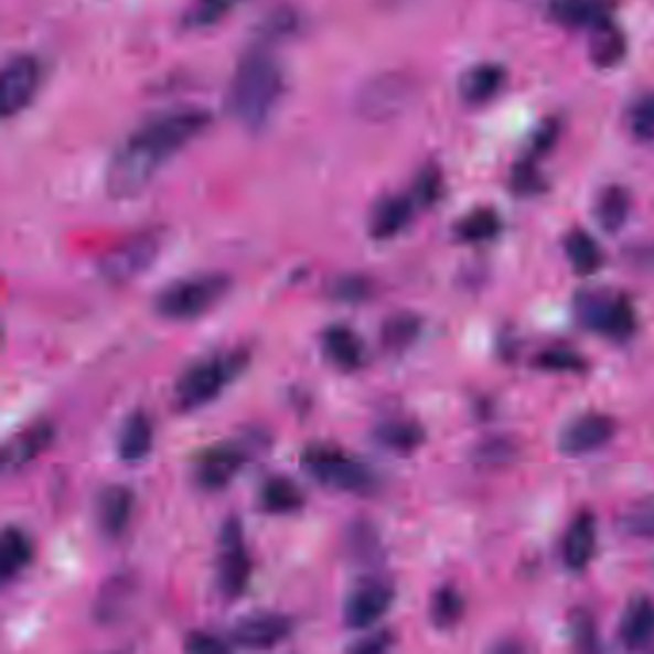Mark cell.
Listing matches in <instances>:
<instances>
[{
  "label": "cell",
  "instance_id": "1",
  "mask_svg": "<svg viewBox=\"0 0 654 654\" xmlns=\"http://www.w3.org/2000/svg\"><path fill=\"white\" fill-rule=\"evenodd\" d=\"M210 124L212 116L206 110L184 108L156 116L135 129L108 163L106 189L111 199H132L144 191L156 173Z\"/></svg>",
  "mask_w": 654,
  "mask_h": 654
},
{
  "label": "cell",
  "instance_id": "2",
  "mask_svg": "<svg viewBox=\"0 0 654 654\" xmlns=\"http://www.w3.org/2000/svg\"><path fill=\"white\" fill-rule=\"evenodd\" d=\"M285 95V72L271 52L254 49L236 67L228 104L240 126L258 131L269 124Z\"/></svg>",
  "mask_w": 654,
  "mask_h": 654
},
{
  "label": "cell",
  "instance_id": "3",
  "mask_svg": "<svg viewBox=\"0 0 654 654\" xmlns=\"http://www.w3.org/2000/svg\"><path fill=\"white\" fill-rule=\"evenodd\" d=\"M250 363L246 350L217 353L199 361L179 376L173 390V401L179 411H196L215 401L217 397L243 375Z\"/></svg>",
  "mask_w": 654,
  "mask_h": 654
},
{
  "label": "cell",
  "instance_id": "4",
  "mask_svg": "<svg viewBox=\"0 0 654 654\" xmlns=\"http://www.w3.org/2000/svg\"><path fill=\"white\" fill-rule=\"evenodd\" d=\"M230 279L223 272H202L179 279L158 292L154 309L168 321H194L227 296Z\"/></svg>",
  "mask_w": 654,
  "mask_h": 654
},
{
  "label": "cell",
  "instance_id": "5",
  "mask_svg": "<svg viewBox=\"0 0 654 654\" xmlns=\"http://www.w3.org/2000/svg\"><path fill=\"white\" fill-rule=\"evenodd\" d=\"M300 463L315 482L340 492L368 493L376 485L371 467L334 443H309L303 448Z\"/></svg>",
  "mask_w": 654,
  "mask_h": 654
},
{
  "label": "cell",
  "instance_id": "6",
  "mask_svg": "<svg viewBox=\"0 0 654 654\" xmlns=\"http://www.w3.org/2000/svg\"><path fill=\"white\" fill-rule=\"evenodd\" d=\"M576 317L588 331L612 340H628L637 331V313L630 298L604 288L581 290L573 300Z\"/></svg>",
  "mask_w": 654,
  "mask_h": 654
},
{
  "label": "cell",
  "instance_id": "7",
  "mask_svg": "<svg viewBox=\"0 0 654 654\" xmlns=\"http://www.w3.org/2000/svg\"><path fill=\"white\" fill-rule=\"evenodd\" d=\"M162 246V233L154 228L129 236L104 254L98 261V275L114 287L127 285L154 265Z\"/></svg>",
  "mask_w": 654,
  "mask_h": 654
},
{
  "label": "cell",
  "instance_id": "8",
  "mask_svg": "<svg viewBox=\"0 0 654 654\" xmlns=\"http://www.w3.org/2000/svg\"><path fill=\"white\" fill-rule=\"evenodd\" d=\"M251 580L250 553L244 544L243 524L230 516L221 526L219 555H217V589L227 601L244 596Z\"/></svg>",
  "mask_w": 654,
  "mask_h": 654
},
{
  "label": "cell",
  "instance_id": "9",
  "mask_svg": "<svg viewBox=\"0 0 654 654\" xmlns=\"http://www.w3.org/2000/svg\"><path fill=\"white\" fill-rule=\"evenodd\" d=\"M41 77V64L30 54H18L8 60L0 82V110L4 118H14L30 106L37 95Z\"/></svg>",
  "mask_w": 654,
  "mask_h": 654
},
{
  "label": "cell",
  "instance_id": "10",
  "mask_svg": "<svg viewBox=\"0 0 654 654\" xmlns=\"http://www.w3.org/2000/svg\"><path fill=\"white\" fill-rule=\"evenodd\" d=\"M246 461L248 455L240 443L223 441L200 451L199 457L194 459L192 474L202 490L221 492L236 479L238 472L243 471Z\"/></svg>",
  "mask_w": 654,
  "mask_h": 654
},
{
  "label": "cell",
  "instance_id": "11",
  "mask_svg": "<svg viewBox=\"0 0 654 654\" xmlns=\"http://www.w3.org/2000/svg\"><path fill=\"white\" fill-rule=\"evenodd\" d=\"M396 599V588L384 578H365L347 593L344 622L352 630H367L386 617Z\"/></svg>",
  "mask_w": 654,
  "mask_h": 654
},
{
  "label": "cell",
  "instance_id": "12",
  "mask_svg": "<svg viewBox=\"0 0 654 654\" xmlns=\"http://www.w3.org/2000/svg\"><path fill=\"white\" fill-rule=\"evenodd\" d=\"M294 632V620L280 612H254L236 620L228 641L236 647L267 651L277 647Z\"/></svg>",
  "mask_w": 654,
  "mask_h": 654
},
{
  "label": "cell",
  "instance_id": "13",
  "mask_svg": "<svg viewBox=\"0 0 654 654\" xmlns=\"http://www.w3.org/2000/svg\"><path fill=\"white\" fill-rule=\"evenodd\" d=\"M617 420L604 412H586L570 420L559 435V449L568 457H581L611 443Z\"/></svg>",
  "mask_w": 654,
  "mask_h": 654
},
{
  "label": "cell",
  "instance_id": "14",
  "mask_svg": "<svg viewBox=\"0 0 654 654\" xmlns=\"http://www.w3.org/2000/svg\"><path fill=\"white\" fill-rule=\"evenodd\" d=\"M135 513V492L124 484H110L96 495V524L108 539L126 534Z\"/></svg>",
  "mask_w": 654,
  "mask_h": 654
},
{
  "label": "cell",
  "instance_id": "15",
  "mask_svg": "<svg viewBox=\"0 0 654 654\" xmlns=\"http://www.w3.org/2000/svg\"><path fill=\"white\" fill-rule=\"evenodd\" d=\"M324 357L342 373H355L367 363V347L357 332L347 324H331L324 329Z\"/></svg>",
  "mask_w": 654,
  "mask_h": 654
},
{
  "label": "cell",
  "instance_id": "16",
  "mask_svg": "<svg viewBox=\"0 0 654 654\" xmlns=\"http://www.w3.org/2000/svg\"><path fill=\"white\" fill-rule=\"evenodd\" d=\"M54 441V427L51 422H37L25 428L20 435L4 443L2 448V471L18 472L33 463L41 453L51 448Z\"/></svg>",
  "mask_w": 654,
  "mask_h": 654
},
{
  "label": "cell",
  "instance_id": "17",
  "mask_svg": "<svg viewBox=\"0 0 654 654\" xmlns=\"http://www.w3.org/2000/svg\"><path fill=\"white\" fill-rule=\"evenodd\" d=\"M597 524L591 513H581L568 526L562 539V560L570 570L580 572L596 557Z\"/></svg>",
  "mask_w": 654,
  "mask_h": 654
},
{
  "label": "cell",
  "instance_id": "18",
  "mask_svg": "<svg viewBox=\"0 0 654 654\" xmlns=\"http://www.w3.org/2000/svg\"><path fill=\"white\" fill-rule=\"evenodd\" d=\"M135 591H137V581L129 573H116L104 581L103 588L96 596L95 604H93L96 622L104 625L119 622L129 611L132 599H135Z\"/></svg>",
  "mask_w": 654,
  "mask_h": 654
},
{
  "label": "cell",
  "instance_id": "19",
  "mask_svg": "<svg viewBox=\"0 0 654 654\" xmlns=\"http://www.w3.org/2000/svg\"><path fill=\"white\" fill-rule=\"evenodd\" d=\"M415 199L409 196H386L380 200L368 217V235L375 240H390L399 235L412 219Z\"/></svg>",
  "mask_w": 654,
  "mask_h": 654
},
{
  "label": "cell",
  "instance_id": "20",
  "mask_svg": "<svg viewBox=\"0 0 654 654\" xmlns=\"http://www.w3.org/2000/svg\"><path fill=\"white\" fill-rule=\"evenodd\" d=\"M154 446L152 420L142 409L132 411L119 428L118 455L124 463L144 461Z\"/></svg>",
  "mask_w": 654,
  "mask_h": 654
},
{
  "label": "cell",
  "instance_id": "21",
  "mask_svg": "<svg viewBox=\"0 0 654 654\" xmlns=\"http://www.w3.org/2000/svg\"><path fill=\"white\" fill-rule=\"evenodd\" d=\"M653 640L654 601L647 596L633 597L620 618V641L628 648H643Z\"/></svg>",
  "mask_w": 654,
  "mask_h": 654
},
{
  "label": "cell",
  "instance_id": "22",
  "mask_svg": "<svg viewBox=\"0 0 654 654\" xmlns=\"http://www.w3.org/2000/svg\"><path fill=\"white\" fill-rule=\"evenodd\" d=\"M505 69L497 64H476L459 79V95L472 106L490 103L505 85Z\"/></svg>",
  "mask_w": 654,
  "mask_h": 654
},
{
  "label": "cell",
  "instance_id": "23",
  "mask_svg": "<svg viewBox=\"0 0 654 654\" xmlns=\"http://www.w3.org/2000/svg\"><path fill=\"white\" fill-rule=\"evenodd\" d=\"M375 440L388 451L399 455H411L427 441V430L419 420L399 417L380 422L375 428Z\"/></svg>",
  "mask_w": 654,
  "mask_h": 654
},
{
  "label": "cell",
  "instance_id": "24",
  "mask_svg": "<svg viewBox=\"0 0 654 654\" xmlns=\"http://www.w3.org/2000/svg\"><path fill=\"white\" fill-rule=\"evenodd\" d=\"M259 505L269 515H294L305 505V493L288 476H271L265 480L259 492Z\"/></svg>",
  "mask_w": 654,
  "mask_h": 654
},
{
  "label": "cell",
  "instance_id": "25",
  "mask_svg": "<svg viewBox=\"0 0 654 654\" xmlns=\"http://www.w3.org/2000/svg\"><path fill=\"white\" fill-rule=\"evenodd\" d=\"M33 560V544L30 536L18 526H7L0 537V578L14 580L15 576L30 567Z\"/></svg>",
  "mask_w": 654,
  "mask_h": 654
},
{
  "label": "cell",
  "instance_id": "26",
  "mask_svg": "<svg viewBox=\"0 0 654 654\" xmlns=\"http://www.w3.org/2000/svg\"><path fill=\"white\" fill-rule=\"evenodd\" d=\"M625 39L624 33L612 25L607 18L603 22L596 23L591 28L589 39V58L597 67H614L624 60Z\"/></svg>",
  "mask_w": 654,
  "mask_h": 654
},
{
  "label": "cell",
  "instance_id": "27",
  "mask_svg": "<svg viewBox=\"0 0 654 654\" xmlns=\"http://www.w3.org/2000/svg\"><path fill=\"white\" fill-rule=\"evenodd\" d=\"M632 210V199L624 186H607L596 202V219L599 227L609 235H617L618 230L624 228Z\"/></svg>",
  "mask_w": 654,
  "mask_h": 654
},
{
  "label": "cell",
  "instance_id": "28",
  "mask_svg": "<svg viewBox=\"0 0 654 654\" xmlns=\"http://www.w3.org/2000/svg\"><path fill=\"white\" fill-rule=\"evenodd\" d=\"M422 319L411 311H399L388 317L380 329V342L390 353H404L419 340Z\"/></svg>",
  "mask_w": 654,
  "mask_h": 654
},
{
  "label": "cell",
  "instance_id": "29",
  "mask_svg": "<svg viewBox=\"0 0 654 654\" xmlns=\"http://www.w3.org/2000/svg\"><path fill=\"white\" fill-rule=\"evenodd\" d=\"M565 254L578 275H593L603 265V251L596 238L583 228H573L565 236Z\"/></svg>",
  "mask_w": 654,
  "mask_h": 654
},
{
  "label": "cell",
  "instance_id": "30",
  "mask_svg": "<svg viewBox=\"0 0 654 654\" xmlns=\"http://www.w3.org/2000/svg\"><path fill=\"white\" fill-rule=\"evenodd\" d=\"M549 15L565 28H593L603 22L604 10L601 0H551Z\"/></svg>",
  "mask_w": 654,
  "mask_h": 654
},
{
  "label": "cell",
  "instance_id": "31",
  "mask_svg": "<svg viewBox=\"0 0 654 654\" xmlns=\"http://www.w3.org/2000/svg\"><path fill=\"white\" fill-rule=\"evenodd\" d=\"M244 0H192L184 10L183 28L189 31H202L214 28L233 14Z\"/></svg>",
  "mask_w": 654,
  "mask_h": 654
},
{
  "label": "cell",
  "instance_id": "32",
  "mask_svg": "<svg viewBox=\"0 0 654 654\" xmlns=\"http://www.w3.org/2000/svg\"><path fill=\"white\" fill-rule=\"evenodd\" d=\"M501 217L490 207H480L455 225V236L461 243H487L500 235Z\"/></svg>",
  "mask_w": 654,
  "mask_h": 654
},
{
  "label": "cell",
  "instance_id": "33",
  "mask_svg": "<svg viewBox=\"0 0 654 654\" xmlns=\"http://www.w3.org/2000/svg\"><path fill=\"white\" fill-rule=\"evenodd\" d=\"M464 614V599L453 586H441L436 589L430 601V622L438 630L455 628Z\"/></svg>",
  "mask_w": 654,
  "mask_h": 654
},
{
  "label": "cell",
  "instance_id": "34",
  "mask_svg": "<svg viewBox=\"0 0 654 654\" xmlns=\"http://www.w3.org/2000/svg\"><path fill=\"white\" fill-rule=\"evenodd\" d=\"M516 455H518V449L515 441L505 436L485 438L472 451V459L480 467H505L513 463Z\"/></svg>",
  "mask_w": 654,
  "mask_h": 654
},
{
  "label": "cell",
  "instance_id": "35",
  "mask_svg": "<svg viewBox=\"0 0 654 654\" xmlns=\"http://www.w3.org/2000/svg\"><path fill=\"white\" fill-rule=\"evenodd\" d=\"M375 292L373 280L365 275H342L329 285V296L342 303H363Z\"/></svg>",
  "mask_w": 654,
  "mask_h": 654
},
{
  "label": "cell",
  "instance_id": "36",
  "mask_svg": "<svg viewBox=\"0 0 654 654\" xmlns=\"http://www.w3.org/2000/svg\"><path fill=\"white\" fill-rule=\"evenodd\" d=\"M628 127L635 140L654 142V93L640 96L628 111Z\"/></svg>",
  "mask_w": 654,
  "mask_h": 654
},
{
  "label": "cell",
  "instance_id": "37",
  "mask_svg": "<svg viewBox=\"0 0 654 654\" xmlns=\"http://www.w3.org/2000/svg\"><path fill=\"white\" fill-rule=\"evenodd\" d=\"M534 365L542 371L549 373H581L586 371V361L581 360L578 353L557 347V350H545L536 355Z\"/></svg>",
  "mask_w": 654,
  "mask_h": 654
},
{
  "label": "cell",
  "instance_id": "38",
  "mask_svg": "<svg viewBox=\"0 0 654 654\" xmlns=\"http://www.w3.org/2000/svg\"><path fill=\"white\" fill-rule=\"evenodd\" d=\"M350 549L353 555L363 557V559H375L376 555H380V542H378V534L376 529L368 523H355L350 529Z\"/></svg>",
  "mask_w": 654,
  "mask_h": 654
},
{
  "label": "cell",
  "instance_id": "39",
  "mask_svg": "<svg viewBox=\"0 0 654 654\" xmlns=\"http://www.w3.org/2000/svg\"><path fill=\"white\" fill-rule=\"evenodd\" d=\"M622 529L635 537H654V503H643L625 511Z\"/></svg>",
  "mask_w": 654,
  "mask_h": 654
},
{
  "label": "cell",
  "instance_id": "40",
  "mask_svg": "<svg viewBox=\"0 0 654 654\" xmlns=\"http://www.w3.org/2000/svg\"><path fill=\"white\" fill-rule=\"evenodd\" d=\"M233 648V643L223 640L215 633L196 630L184 637V651L196 654H221L228 653Z\"/></svg>",
  "mask_w": 654,
  "mask_h": 654
},
{
  "label": "cell",
  "instance_id": "41",
  "mask_svg": "<svg viewBox=\"0 0 654 654\" xmlns=\"http://www.w3.org/2000/svg\"><path fill=\"white\" fill-rule=\"evenodd\" d=\"M570 632H572V640L578 648H586V651L596 648V624H593V618L589 617L588 612H573L572 620H570Z\"/></svg>",
  "mask_w": 654,
  "mask_h": 654
},
{
  "label": "cell",
  "instance_id": "42",
  "mask_svg": "<svg viewBox=\"0 0 654 654\" xmlns=\"http://www.w3.org/2000/svg\"><path fill=\"white\" fill-rule=\"evenodd\" d=\"M440 189L441 183L438 171L427 170L415 184V196L412 199L422 206H430V204H435L436 200L440 199Z\"/></svg>",
  "mask_w": 654,
  "mask_h": 654
},
{
  "label": "cell",
  "instance_id": "43",
  "mask_svg": "<svg viewBox=\"0 0 654 654\" xmlns=\"http://www.w3.org/2000/svg\"><path fill=\"white\" fill-rule=\"evenodd\" d=\"M392 645H394V635L384 630V632H376L365 637V640L357 641L355 645L350 647V651L360 654H378L390 651Z\"/></svg>",
  "mask_w": 654,
  "mask_h": 654
},
{
  "label": "cell",
  "instance_id": "44",
  "mask_svg": "<svg viewBox=\"0 0 654 654\" xmlns=\"http://www.w3.org/2000/svg\"><path fill=\"white\" fill-rule=\"evenodd\" d=\"M513 189H515L516 192H521V194H534V192L539 189V181L536 179V171H534V168H532L529 163H526V165H521V168L515 171Z\"/></svg>",
  "mask_w": 654,
  "mask_h": 654
},
{
  "label": "cell",
  "instance_id": "45",
  "mask_svg": "<svg viewBox=\"0 0 654 654\" xmlns=\"http://www.w3.org/2000/svg\"><path fill=\"white\" fill-rule=\"evenodd\" d=\"M635 265L640 267H647V269H654V246H647V248H641L640 251H635Z\"/></svg>",
  "mask_w": 654,
  "mask_h": 654
}]
</instances>
